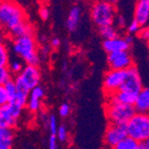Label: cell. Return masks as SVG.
Wrapping results in <instances>:
<instances>
[{
  "label": "cell",
  "mask_w": 149,
  "mask_h": 149,
  "mask_svg": "<svg viewBox=\"0 0 149 149\" xmlns=\"http://www.w3.org/2000/svg\"><path fill=\"white\" fill-rule=\"evenodd\" d=\"M12 49L13 52L20 57L25 64L37 65V66L40 64L38 45L32 35L13 39Z\"/></svg>",
  "instance_id": "1"
},
{
  "label": "cell",
  "mask_w": 149,
  "mask_h": 149,
  "mask_svg": "<svg viewBox=\"0 0 149 149\" xmlns=\"http://www.w3.org/2000/svg\"><path fill=\"white\" fill-rule=\"evenodd\" d=\"M26 16L23 8L16 2L5 0L0 2V26L6 31L25 22Z\"/></svg>",
  "instance_id": "2"
},
{
  "label": "cell",
  "mask_w": 149,
  "mask_h": 149,
  "mask_svg": "<svg viewBox=\"0 0 149 149\" xmlns=\"http://www.w3.org/2000/svg\"><path fill=\"white\" fill-rule=\"evenodd\" d=\"M91 19L97 27L112 25L116 19V8L114 3L99 0L91 8Z\"/></svg>",
  "instance_id": "3"
},
{
  "label": "cell",
  "mask_w": 149,
  "mask_h": 149,
  "mask_svg": "<svg viewBox=\"0 0 149 149\" xmlns=\"http://www.w3.org/2000/svg\"><path fill=\"white\" fill-rule=\"evenodd\" d=\"M127 134L142 143L149 138V114L137 112L126 123Z\"/></svg>",
  "instance_id": "4"
},
{
  "label": "cell",
  "mask_w": 149,
  "mask_h": 149,
  "mask_svg": "<svg viewBox=\"0 0 149 149\" xmlns=\"http://www.w3.org/2000/svg\"><path fill=\"white\" fill-rule=\"evenodd\" d=\"M137 113L134 104H125L121 102L107 101L105 114L109 123H125Z\"/></svg>",
  "instance_id": "5"
},
{
  "label": "cell",
  "mask_w": 149,
  "mask_h": 149,
  "mask_svg": "<svg viewBox=\"0 0 149 149\" xmlns=\"http://www.w3.org/2000/svg\"><path fill=\"white\" fill-rule=\"evenodd\" d=\"M23 107L17 101H10L0 107V126L15 128L21 118Z\"/></svg>",
  "instance_id": "6"
},
{
  "label": "cell",
  "mask_w": 149,
  "mask_h": 149,
  "mask_svg": "<svg viewBox=\"0 0 149 149\" xmlns=\"http://www.w3.org/2000/svg\"><path fill=\"white\" fill-rule=\"evenodd\" d=\"M126 136L128 134L125 123H109L103 136V143L107 147L116 148Z\"/></svg>",
  "instance_id": "7"
},
{
  "label": "cell",
  "mask_w": 149,
  "mask_h": 149,
  "mask_svg": "<svg viewBox=\"0 0 149 149\" xmlns=\"http://www.w3.org/2000/svg\"><path fill=\"white\" fill-rule=\"evenodd\" d=\"M126 70H115L111 69L107 71L103 78V90L107 95L119 91L122 84L124 81Z\"/></svg>",
  "instance_id": "8"
},
{
  "label": "cell",
  "mask_w": 149,
  "mask_h": 149,
  "mask_svg": "<svg viewBox=\"0 0 149 149\" xmlns=\"http://www.w3.org/2000/svg\"><path fill=\"white\" fill-rule=\"evenodd\" d=\"M107 65L111 69L126 70L134 66V58L129 50H121L107 53Z\"/></svg>",
  "instance_id": "9"
},
{
  "label": "cell",
  "mask_w": 149,
  "mask_h": 149,
  "mask_svg": "<svg viewBox=\"0 0 149 149\" xmlns=\"http://www.w3.org/2000/svg\"><path fill=\"white\" fill-rule=\"evenodd\" d=\"M18 79L24 84L30 90L40 85L41 82V71L37 65L26 64L19 74L16 75Z\"/></svg>",
  "instance_id": "10"
},
{
  "label": "cell",
  "mask_w": 149,
  "mask_h": 149,
  "mask_svg": "<svg viewBox=\"0 0 149 149\" xmlns=\"http://www.w3.org/2000/svg\"><path fill=\"white\" fill-rule=\"evenodd\" d=\"M142 89H143V85H142L141 75L137 68L132 66L126 69V75H125L124 81L122 84L120 90L138 94Z\"/></svg>",
  "instance_id": "11"
},
{
  "label": "cell",
  "mask_w": 149,
  "mask_h": 149,
  "mask_svg": "<svg viewBox=\"0 0 149 149\" xmlns=\"http://www.w3.org/2000/svg\"><path fill=\"white\" fill-rule=\"evenodd\" d=\"M132 43H129L128 40L125 38L116 37L113 39H107L103 40L102 47L107 53L115 52V51H121V50H129Z\"/></svg>",
  "instance_id": "12"
},
{
  "label": "cell",
  "mask_w": 149,
  "mask_h": 149,
  "mask_svg": "<svg viewBox=\"0 0 149 149\" xmlns=\"http://www.w3.org/2000/svg\"><path fill=\"white\" fill-rule=\"evenodd\" d=\"M134 19L141 26H145L149 22V0H137L134 12Z\"/></svg>",
  "instance_id": "13"
},
{
  "label": "cell",
  "mask_w": 149,
  "mask_h": 149,
  "mask_svg": "<svg viewBox=\"0 0 149 149\" xmlns=\"http://www.w3.org/2000/svg\"><path fill=\"white\" fill-rule=\"evenodd\" d=\"M45 91L41 86H37L33 89L30 90L29 97L27 100V107L30 112L36 113L41 109L42 105V100L44 98Z\"/></svg>",
  "instance_id": "14"
},
{
  "label": "cell",
  "mask_w": 149,
  "mask_h": 149,
  "mask_svg": "<svg viewBox=\"0 0 149 149\" xmlns=\"http://www.w3.org/2000/svg\"><path fill=\"white\" fill-rule=\"evenodd\" d=\"M137 95L132 92L128 91H123L119 90L117 92L113 93V94L107 95V101L109 102H121L125 104H134L137 100Z\"/></svg>",
  "instance_id": "15"
},
{
  "label": "cell",
  "mask_w": 149,
  "mask_h": 149,
  "mask_svg": "<svg viewBox=\"0 0 149 149\" xmlns=\"http://www.w3.org/2000/svg\"><path fill=\"white\" fill-rule=\"evenodd\" d=\"M134 107L137 112L148 113L149 112V87L143 88L138 93L137 100L134 102Z\"/></svg>",
  "instance_id": "16"
},
{
  "label": "cell",
  "mask_w": 149,
  "mask_h": 149,
  "mask_svg": "<svg viewBox=\"0 0 149 149\" xmlns=\"http://www.w3.org/2000/svg\"><path fill=\"white\" fill-rule=\"evenodd\" d=\"M14 128L0 126V149H10L14 145Z\"/></svg>",
  "instance_id": "17"
},
{
  "label": "cell",
  "mask_w": 149,
  "mask_h": 149,
  "mask_svg": "<svg viewBox=\"0 0 149 149\" xmlns=\"http://www.w3.org/2000/svg\"><path fill=\"white\" fill-rule=\"evenodd\" d=\"M81 10L78 6H73L68 15L67 21H66V27L70 32H73L76 30L77 26L79 24Z\"/></svg>",
  "instance_id": "18"
},
{
  "label": "cell",
  "mask_w": 149,
  "mask_h": 149,
  "mask_svg": "<svg viewBox=\"0 0 149 149\" xmlns=\"http://www.w3.org/2000/svg\"><path fill=\"white\" fill-rule=\"evenodd\" d=\"M14 79H15L16 85H17V98H16V101L18 103H20L21 105H23V107H25L27 104L30 89L28 87H26L20 79H18L17 77H15Z\"/></svg>",
  "instance_id": "19"
},
{
  "label": "cell",
  "mask_w": 149,
  "mask_h": 149,
  "mask_svg": "<svg viewBox=\"0 0 149 149\" xmlns=\"http://www.w3.org/2000/svg\"><path fill=\"white\" fill-rule=\"evenodd\" d=\"M32 32H33V29H32V26L30 25V23L28 21H25V22L17 25L10 31H8V35L13 39H15V38L23 37V36L32 35Z\"/></svg>",
  "instance_id": "20"
},
{
  "label": "cell",
  "mask_w": 149,
  "mask_h": 149,
  "mask_svg": "<svg viewBox=\"0 0 149 149\" xmlns=\"http://www.w3.org/2000/svg\"><path fill=\"white\" fill-rule=\"evenodd\" d=\"M140 142L130 136H126L124 139L120 142L115 149H140Z\"/></svg>",
  "instance_id": "21"
},
{
  "label": "cell",
  "mask_w": 149,
  "mask_h": 149,
  "mask_svg": "<svg viewBox=\"0 0 149 149\" xmlns=\"http://www.w3.org/2000/svg\"><path fill=\"white\" fill-rule=\"evenodd\" d=\"M99 33L103 40H107V39H113V38L119 37V32L116 27H114L112 25H107V26H102L99 27Z\"/></svg>",
  "instance_id": "22"
},
{
  "label": "cell",
  "mask_w": 149,
  "mask_h": 149,
  "mask_svg": "<svg viewBox=\"0 0 149 149\" xmlns=\"http://www.w3.org/2000/svg\"><path fill=\"white\" fill-rule=\"evenodd\" d=\"M4 87L6 92H8L10 101H16V98H17V85H16L15 79L10 78V80H8L4 84Z\"/></svg>",
  "instance_id": "23"
},
{
  "label": "cell",
  "mask_w": 149,
  "mask_h": 149,
  "mask_svg": "<svg viewBox=\"0 0 149 149\" xmlns=\"http://www.w3.org/2000/svg\"><path fill=\"white\" fill-rule=\"evenodd\" d=\"M10 64V52L8 48L5 43L0 44V66L1 67H8Z\"/></svg>",
  "instance_id": "24"
},
{
  "label": "cell",
  "mask_w": 149,
  "mask_h": 149,
  "mask_svg": "<svg viewBox=\"0 0 149 149\" xmlns=\"http://www.w3.org/2000/svg\"><path fill=\"white\" fill-rule=\"evenodd\" d=\"M8 69L12 72V74H19V73L22 71V69L24 68V65H23L22 60H10V64H8Z\"/></svg>",
  "instance_id": "25"
},
{
  "label": "cell",
  "mask_w": 149,
  "mask_h": 149,
  "mask_svg": "<svg viewBox=\"0 0 149 149\" xmlns=\"http://www.w3.org/2000/svg\"><path fill=\"white\" fill-rule=\"evenodd\" d=\"M56 137L57 140L61 142V143H67L68 140H69V132H68L67 127L65 125H61L57 128L56 132Z\"/></svg>",
  "instance_id": "26"
},
{
  "label": "cell",
  "mask_w": 149,
  "mask_h": 149,
  "mask_svg": "<svg viewBox=\"0 0 149 149\" xmlns=\"http://www.w3.org/2000/svg\"><path fill=\"white\" fill-rule=\"evenodd\" d=\"M47 127H48V129H49L50 134H56L58 125H57V120L54 115H50V116H48Z\"/></svg>",
  "instance_id": "27"
},
{
  "label": "cell",
  "mask_w": 149,
  "mask_h": 149,
  "mask_svg": "<svg viewBox=\"0 0 149 149\" xmlns=\"http://www.w3.org/2000/svg\"><path fill=\"white\" fill-rule=\"evenodd\" d=\"M12 78V72L8 67H1L0 66V86L4 85L5 82Z\"/></svg>",
  "instance_id": "28"
},
{
  "label": "cell",
  "mask_w": 149,
  "mask_h": 149,
  "mask_svg": "<svg viewBox=\"0 0 149 149\" xmlns=\"http://www.w3.org/2000/svg\"><path fill=\"white\" fill-rule=\"evenodd\" d=\"M10 101V97H8V92H6V90H5L4 85H1L0 86V107L5 104H8Z\"/></svg>",
  "instance_id": "29"
},
{
  "label": "cell",
  "mask_w": 149,
  "mask_h": 149,
  "mask_svg": "<svg viewBox=\"0 0 149 149\" xmlns=\"http://www.w3.org/2000/svg\"><path fill=\"white\" fill-rule=\"evenodd\" d=\"M141 25L138 23V21H136L134 19V20L132 21V22L129 23L128 27H127V31H128L129 35H134V33H138L139 32V30L141 29Z\"/></svg>",
  "instance_id": "30"
},
{
  "label": "cell",
  "mask_w": 149,
  "mask_h": 149,
  "mask_svg": "<svg viewBox=\"0 0 149 149\" xmlns=\"http://www.w3.org/2000/svg\"><path fill=\"white\" fill-rule=\"evenodd\" d=\"M138 37L141 38L143 41H146L148 42L149 41V26H142L141 29L139 30V32L137 33Z\"/></svg>",
  "instance_id": "31"
},
{
  "label": "cell",
  "mask_w": 149,
  "mask_h": 149,
  "mask_svg": "<svg viewBox=\"0 0 149 149\" xmlns=\"http://www.w3.org/2000/svg\"><path fill=\"white\" fill-rule=\"evenodd\" d=\"M70 112H71V109H70V105L68 104V103H63L60 107V109H58V114H60V116L63 118L68 117Z\"/></svg>",
  "instance_id": "32"
},
{
  "label": "cell",
  "mask_w": 149,
  "mask_h": 149,
  "mask_svg": "<svg viewBox=\"0 0 149 149\" xmlns=\"http://www.w3.org/2000/svg\"><path fill=\"white\" fill-rule=\"evenodd\" d=\"M57 137L56 134H50L49 136V139H48V147L50 149H56L58 147L57 145Z\"/></svg>",
  "instance_id": "33"
},
{
  "label": "cell",
  "mask_w": 149,
  "mask_h": 149,
  "mask_svg": "<svg viewBox=\"0 0 149 149\" xmlns=\"http://www.w3.org/2000/svg\"><path fill=\"white\" fill-rule=\"evenodd\" d=\"M39 15H40L41 19L44 21L48 20V18H49L50 16V12L49 10H48L47 8H45V6H43V8H40V12H39Z\"/></svg>",
  "instance_id": "34"
},
{
  "label": "cell",
  "mask_w": 149,
  "mask_h": 149,
  "mask_svg": "<svg viewBox=\"0 0 149 149\" xmlns=\"http://www.w3.org/2000/svg\"><path fill=\"white\" fill-rule=\"evenodd\" d=\"M50 45H51V47L57 48V47H58V46L61 45L60 39H57V38H53L52 40H51V42H50Z\"/></svg>",
  "instance_id": "35"
},
{
  "label": "cell",
  "mask_w": 149,
  "mask_h": 149,
  "mask_svg": "<svg viewBox=\"0 0 149 149\" xmlns=\"http://www.w3.org/2000/svg\"><path fill=\"white\" fill-rule=\"evenodd\" d=\"M117 24L119 27H124L125 26V20H124V18L122 17V16H119V17H117Z\"/></svg>",
  "instance_id": "36"
},
{
  "label": "cell",
  "mask_w": 149,
  "mask_h": 149,
  "mask_svg": "<svg viewBox=\"0 0 149 149\" xmlns=\"http://www.w3.org/2000/svg\"><path fill=\"white\" fill-rule=\"evenodd\" d=\"M6 38H8V35H6L3 30L0 29V44L5 43V41H6Z\"/></svg>",
  "instance_id": "37"
},
{
  "label": "cell",
  "mask_w": 149,
  "mask_h": 149,
  "mask_svg": "<svg viewBox=\"0 0 149 149\" xmlns=\"http://www.w3.org/2000/svg\"><path fill=\"white\" fill-rule=\"evenodd\" d=\"M140 149H149V138L140 144Z\"/></svg>",
  "instance_id": "38"
},
{
  "label": "cell",
  "mask_w": 149,
  "mask_h": 149,
  "mask_svg": "<svg viewBox=\"0 0 149 149\" xmlns=\"http://www.w3.org/2000/svg\"><path fill=\"white\" fill-rule=\"evenodd\" d=\"M49 52V46H43L41 48V54L42 55H47Z\"/></svg>",
  "instance_id": "39"
},
{
  "label": "cell",
  "mask_w": 149,
  "mask_h": 149,
  "mask_svg": "<svg viewBox=\"0 0 149 149\" xmlns=\"http://www.w3.org/2000/svg\"><path fill=\"white\" fill-rule=\"evenodd\" d=\"M103 1H107V2H111V3H116V2H118L119 0H103Z\"/></svg>",
  "instance_id": "40"
},
{
  "label": "cell",
  "mask_w": 149,
  "mask_h": 149,
  "mask_svg": "<svg viewBox=\"0 0 149 149\" xmlns=\"http://www.w3.org/2000/svg\"><path fill=\"white\" fill-rule=\"evenodd\" d=\"M147 43H148V48H149V41H148V42H147Z\"/></svg>",
  "instance_id": "41"
},
{
  "label": "cell",
  "mask_w": 149,
  "mask_h": 149,
  "mask_svg": "<svg viewBox=\"0 0 149 149\" xmlns=\"http://www.w3.org/2000/svg\"><path fill=\"white\" fill-rule=\"evenodd\" d=\"M42 1H48V0H42Z\"/></svg>",
  "instance_id": "42"
}]
</instances>
